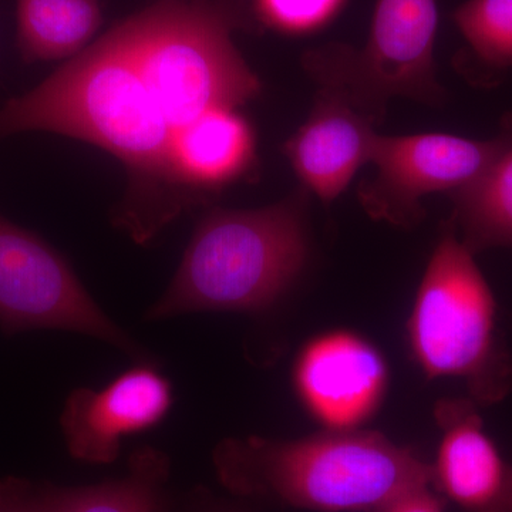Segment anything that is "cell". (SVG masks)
Wrapping results in <instances>:
<instances>
[{"label": "cell", "instance_id": "cell-17", "mask_svg": "<svg viewBox=\"0 0 512 512\" xmlns=\"http://www.w3.org/2000/svg\"><path fill=\"white\" fill-rule=\"evenodd\" d=\"M0 512H49L46 484L18 478L0 481Z\"/></svg>", "mask_w": 512, "mask_h": 512}, {"label": "cell", "instance_id": "cell-16", "mask_svg": "<svg viewBox=\"0 0 512 512\" xmlns=\"http://www.w3.org/2000/svg\"><path fill=\"white\" fill-rule=\"evenodd\" d=\"M251 3L261 28L299 36L328 25L345 0H251Z\"/></svg>", "mask_w": 512, "mask_h": 512}, {"label": "cell", "instance_id": "cell-11", "mask_svg": "<svg viewBox=\"0 0 512 512\" xmlns=\"http://www.w3.org/2000/svg\"><path fill=\"white\" fill-rule=\"evenodd\" d=\"M377 124L339 94L320 89L311 116L286 141L285 156L303 187L328 204L370 163Z\"/></svg>", "mask_w": 512, "mask_h": 512}, {"label": "cell", "instance_id": "cell-15", "mask_svg": "<svg viewBox=\"0 0 512 512\" xmlns=\"http://www.w3.org/2000/svg\"><path fill=\"white\" fill-rule=\"evenodd\" d=\"M453 22L464 40V66L487 76L512 69V0H466Z\"/></svg>", "mask_w": 512, "mask_h": 512}, {"label": "cell", "instance_id": "cell-10", "mask_svg": "<svg viewBox=\"0 0 512 512\" xmlns=\"http://www.w3.org/2000/svg\"><path fill=\"white\" fill-rule=\"evenodd\" d=\"M434 417L441 431L431 464L437 493L466 512H512V464L485 433L477 403L440 400Z\"/></svg>", "mask_w": 512, "mask_h": 512}, {"label": "cell", "instance_id": "cell-14", "mask_svg": "<svg viewBox=\"0 0 512 512\" xmlns=\"http://www.w3.org/2000/svg\"><path fill=\"white\" fill-rule=\"evenodd\" d=\"M450 197V222L471 254L512 249V140L476 180Z\"/></svg>", "mask_w": 512, "mask_h": 512}, {"label": "cell", "instance_id": "cell-6", "mask_svg": "<svg viewBox=\"0 0 512 512\" xmlns=\"http://www.w3.org/2000/svg\"><path fill=\"white\" fill-rule=\"evenodd\" d=\"M0 328L10 335L28 330L82 333L109 343L136 363L151 362V356L97 305L59 251L2 215Z\"/></svg>", "mask_w": 512, "mask_h": 512}, {"label": "cell", "instance_id": "cell-7", "mask_svg": "<svg viewBox=\"0 0 512 512\" xmlns=\"http://www.w3.org/2000/svg\"><path fill=\"white\" fill-rule=\"evenodd\" d=\"M512 140V124L493 140L453 134H377L370 163L377 173L359 185L367 214L394 227L412 228L423 220L421 200L434 192H454L483 173Z\"/></svg>", "mask_w": 512, "mask_h": 512}, {"label": "cell", "instance_id": "cell-9", "mask_svg": "<svg viewBox=\"0 0 512 512\" xmlns=\"http://www.w3.org/2000/svg\"><path fill=\"white\" fill-rule=\"evenodd\" d=\"M296 392L329 430H355L369 419L387 387V369L372 345L350 332L309 342L296 359Z\"/></svg>", "mask_w": 512, "mask_h": 512}, {"label": "cell", "instance_id": "cell-5", "mask_svg": "<svg viewBox=\"0 0 512 512\" xmlns=\"http://www.w3.org/2000/svg\"><path fill=\"white\" fill-rule=\"evenodd\" d=\"M436 0H377L362 49L330 43L303 55V67L320 89L339 94L382 123L393 97L419 103L444 100L434 60Z\"/></svg>", "mask_w": 512, "mask_h": 512}, {"label": "cell", "instance_id": "cell-3", "mask_svg": "<svg viewBox=\"0 0 512 512\" xmlns=\"http://www.w3.org/2000/svg\"><path fill=\"white\" fill-rule=\"evenodd\" d=\"M303 204L302 195H292L258 210L212 208L146 319L271 308L295 284L308 259Z\"/></svg>", "mask_w": 512, "mask_h": 512}, {"label": "cell", "instance_id": "cell-13", "mask_svg": "<svg viewBox=\"0 0 512 512\" xmlns=\"http://www.w3.org/2000/svg\"><path fill=\"white\" fill-rule=\"evenodd\" d=\"M18 47L26 62L69 60L103 22L100 0H16Z\"/></svg>", "mask_w": 512, "mask_h": 512}, {"label": "cell", "instance_id": "cell-2", "mask_svg": "<svg viewBox=\"0 0 512 512\" xmlns=\"http://www.w3.org/2000/svg\"><path fill=\"white\" fill-rule=\"evenodd\" d=\"M229 493L315 512H382L433 484V466L373 431L329 430L296 440H222L212 453Z\"/></svg>", "mask_w": 512, "mask_h": 512}, {"label": "cell", "instance_id": "cell-18", "mask_svg": "<svg viewBox=\"0 0 512 512\" xmlns=\"http://www.w3.org/2000/svg\"><path fill=\"white\" fill-rule=\"evenodd\" d=\"M171 512H248L237 504L228 503L205 487H195L175 497Z\"/></svg>", "mask_w": 512, "mask_h": 512}, {"label": "cell", "instance_id": "cell-1", "mask_svg": "<svg viewBox=\"0 0 512 512\" xmlns=\"http://www.w3.org/2000/svg\"><path fill=\"white\" fill-rule=\"evenodd\" d=\"M261 28L251 0H156L0 109V137L46 131L126 170L113 225L150 244L258 170L241 107L262 83L234 42Z\"/></svg>", "mask_w": 512, "mask_h": 512}, {"label": "cell", "instance_id": "cell-8", "mask_svg": "<svg viewBox=\"0 0 512 512\" xmlns=\"http://www.w3.org/2000/svg\"><path fill=\"white\" fill-rule=\"evenodd\" d=\"M173 403V384L153 362L136 363L99 390L77 387L60 417L67 450L82 463H114L124 439L157 427Z\"/></svg>", "mask_w": 512, "mask_h": 512}, {"label": "cell", "instance_id": "cell-12", "mask_svg": "<svg viewBox=\"0 0 512 512\" xmlns=\"http://www.w3.org/2000/svg\"><path fill=\"white\" fill-rule=\"evenodd\" d=\"M170 457L141 447L128 458L126 476L83 487L46 484L49 512H171Z\"/></svg>", "mask_w": 512, "mask_h": 512}, {"label": "cell", "instance_id": "cell-4", "mask_svg": "<svg viewBox=\"0 0 512 512\" xmlns=\"http://www.w3.org/2000/svg\"><path fill=\"white\" fill-rule=\"evenodd\" d=\"M474 254L448 222L424 272L412 315L413 355L430 379L456 377L477 404L512 390V357L497 325V302Z\"/></svg>", "mask_w": 512, "mask_h": 512}, {"label": "cell", "instance_id": "cell-19", "mask_svg": "<svg viewBox=\"0 0 512 512\" xmlns=\"http://www.w3.org/2000/svg\"><path fill=\"white\" fill-rule=\"evenodd\" d=\"M446 500L430 485L413 488L394 498L382 512H444Z\"/></svg>", "mask_w": 512, "mask_h": 512}]
</instances>
